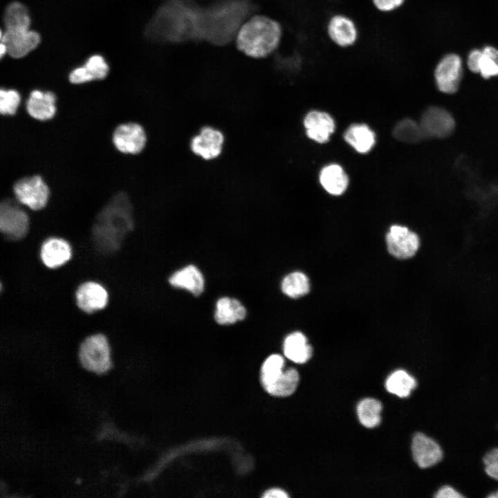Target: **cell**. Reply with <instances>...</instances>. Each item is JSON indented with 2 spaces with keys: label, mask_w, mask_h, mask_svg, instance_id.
Listing matches in <instances>:
<instances>
[{
  "label": "cell",
  "mask_w": 498,
  "mask_h": 498,
  "mask_svg": "<svg viewBox=\"0 0 498 498\" xmlns=\"http://www.w3.org/2000/svg\"><path fill=\"white\" fill-rule=\"evenodd\" d=\"M133 228L132 206L126 194H116L100 212L93 226L99 246L107 251L116 250L124 237Z\"/></svg>",
  "instance_id": "6da1fadb"
},
{
  "label": "cell",
  "mask_w": 498,
  "mask_h": 498,
  "mask_svg": "<svg viewBox=\"0 0 498 498\" xmlns=\"http://www.w3.org/2000/svg\"><path fill=\"white\" fill-rule=\"evenodd\" d=\"M282 37L281 24L270 17L255 15L246 21L236 35V44L244 55L264 58L279 46Z\"/></svg>",
  "instance_id": "7a4b0ae2"
},
{
  "label": "cell",
  "mask_w": 498,
  "mask_h": 498,
  "mask_svg": "<svg viewBox=\"0 0 498 498\" xmlns=\"http://www.w3.org/2000/svg\"><path fill=\"white\" fill-rule=\"evenodd\" d=\"M78 357L82 366L97 374L111 369V349L107 337L102 333L93 334L81 343Z\"/></svg>",
  "instance_id": "3957f363"
},
{
  "label": "cell",
  "mask_w": 498,
  "mask_h": 498,
  "mask_svg": "<svg viewBox=\"0 0 498 498\" xmlns=\"http://www.w3.org/2000/svg\"><path fill=\"white\" fill-rule=\"evenodd\" d=\"M16 199L32 210L44 208L49 199L50 190L42 176L34 175L18 180L13 185Z\"/></svg>",
  "instance_id": "277c9868"
},
{
  "label": "cell",
  "mask_w": 498,
  "mask_h": 498,
  "mask_svg": "<svg viewBox=\"0 0 498 498\" xmlns=\"http://www.w3.org/2000/svg\"><path fill=\"white\" fill-rule=\"evenodd\" d=\"M28 214L12 201L5 200L0 205V230L10 240L23 239L28 233Z\"/></svg>",
  "instance_id": "5b68a950"
},
{
  "label": "cell",
  "mask_w": 498,
  "mask_h": 498,
  "mask_svg": "<svg viewBox=\"0 0 498 498\" xmlns=\"http://www.w3.org/2000/svg\"><path fill=\"white\" fill-rule=\"evenodd\" d=\"M463 74L462 60L459 55H445L437 64L434 75L438 89L446 94L456 93Z\"/></svg>",
  "instance_id": "8992f818"
},
{
  "label": "cell",
  "mask_w": 498,
  "mask_h": 498,
  "mask_svg": "<svg viewBox=\"0 0 498 498\" xmlns=\"http://www.w3.org/2000/svg\"><path fill=\"white\" fill-rule=\"evenodd\" d=\"M419 123L425 138H447L452 133L455 127V122L451 113L436 106L425 110Z\"/></svg>",
  "instance_id": "52a82bcc"
},
{
  "label": "cell",
  "mask_w": 498,
  "mask_h": 498,
  "mask_svg": "<svg viewBox=\"0 0 498 498\" xmlns=\"http://www.w3.org/2000/svg\"><path fill=\"white\" fill-rule=\"evenodd\" d=\"M326 30L329 39L341 48L354 46L359 38V30L355 21L343 13L331 16L326 23Z\"/></svg>",
  "instance_id": "ba28073f"
},
{
  "label": "cell",
  "mask_w": 498,
  "mask_h": 498,
  "mask_svg": "<svg viewBox=\"0 0 498 498\" xmlns=\"http://www.w3.org/2000/svg\"><path fill=\"white\" fill-rule=\"evenodd\" d=\"M112 142L120 152L137 154L145 148L147 136L145 129L138 123H122L113 131Z\"/></svg>",
  "instance_id": "9c48e42d"
},
{
  "label": "cell",
  "mask_w": 498,
  "mask_h": 498,
  "mask_svg": "<svg viewBox=\"0 0 498 498\" xmlns=\"http://www.w3.org/2000/svg\"><path fill=\"white\" fill-rule=\"evenodd\" d=\"M389 252L394 257L405 259L413 257L420 246L418 235L405 226H391L386 236Z\"/></svg>",
  "instance_id": "30bf717a"
},
{
  "label": "cell",
  "mask_w": 498,
  "mask_h": 498,
  "mask_svg": "<svg viewBox=\"0 0 498 498\" xmlns=\"http://www.w3.org/2000/svg\"><path fill=\"white\" fill-rule=\"evenodd\" d=\"M39 34L29 29H6L1 31V42L7 53L13 58H21L34 50L39 44Z\"/></svg>",
  "instance_id": "8fae6325"
},
{
  "label": "cell",
  "mask_w": 498,
  "mask_h": 498,
  "mask_svg": "<svg viewBox=\"0 0 498 498\" xmlns=\"http://www.w3.org/2000/svg\"><path fill=\"white\" fill-rule=\"evenodd\" d=\"M169 284L176 289L183 290L194 297L205 290V279L200 268L194 264H187L173 272L168 278Z\"/></svg>",
  "instance_id": "7c38bea8"
},
{
  "label": "cell",
  "mask_w": 498,
  "mask_h": 498,
  "mask_svg": "<svg viewBox=\"0 0 498 498\" xmlns=\"http://www.w3.org/2000/svg\"><path fill=\"white\" fill-rule=\"evenodd\" d=\"M75 300L80 309L86 313H91L106 307L109 295L106 288L100 283L88 281L77 288Z\"/></svg>",
  "instance_id": "4fadbf2b"
},
{
  "label": "cell",
  "mask_w": 498,
  "mask_h": 498,
  "mask_svg": "<svg viewBox=\"0 0 498 498\" xmlns=\"http://www.w3.org/2000/svg\"><path fill=\"white\" fill-rule=\"evenodd\" d=\"M224 136L221 131L211 127H203L190 142L191 150L205 160L218 157L221 151Z\"/></svg>",
  "instance_id": "5bb4252c"
},
{
  "label": "cell",
  "mask_w": 498,
  "mask_h": 498,
  "mask_svg": "<svg viewBox=\"0 0 498 498\" xmlns=\"http://www.w3.org/2000/svg\"><path fill=\"white\" fill-rule=\"evenodd\" d=\"M412 452L414 461L421 468L431 467L443 458V451L438 443L421 432L412 439Z\"/></svg>",
  "instance_id": "9a60e30c"
},
{
  "label": "cell",
  "mask_w": 498,
  "mask_h": 498,
  "mask_svg": "<svg viewBox=\"0 0 498 498\" xmlns=\"http://www.w3.org/2000/svg\"><path fill=\"white\" fill-rule=\"evenodd\" d=\"M39 256L43 264L55 269L66 264L72 257V248L69 243L59 237H50L42 244Z\"/></svg>",
  "instance_id": "2e32d148"
},
{
  "label": "cell",
  "mask_w": 498,
  "mask_h": 498,
  "mask_svg": "<svg viewBox=\"0 0 498 498\" xmlns=\"http://www.w3.org/2000/svg\"><path fill=\"white\" fill-rule=\"evenodd\" d=\"M247 317V308L237 298L222 296L215 303L213 317L220 326H230Z\"/></svg>",
  "instance_id": "e0dca14e"
},
{
  "label": "cell",
  "mask_w": 498,
  "mask_h": 498,
  "mask_svg": "<svg viewBox=\"0 0 498 498\" xmlns=\"http://www.w3.org/2000/svg\"><path fill=\"white\" fill-rule=\"evenodd\" d=\"M26 107L33 118L40 121L50 120L57 111L55 95L51 91L33 90L26 101Z\"/></svg>",
  "instance_id": "ac0fdd59"
},
{
  "label": "cell",
  "mask_w": 498,
  "mask_h": 498,
  "mask_svg": "<svg viewBox=\"0 0 498 498\" xmlns=\"http://www.w3.org/2000/svg\"><path fill=\"white\" fill-rule=\"evenodd\" d=\"M304 124L308 137L319 143L327 142L335 129L331 116L318 111H310L304 118Z\"/></svg>",
  "instance_id": "d6986e66"
},
{
  "label": "cell",
  "mask_w": 498,
  "mask_h": 498,
  "mask_svg": "<svg viewBox=\"0 0 498 498\" xmlns=\"http://www.w3.org/2000/svg\"><path fill=\"white\" fill-rule=\"evenodd\" d=\"M109 66L104 59L98 55L90 57L84 66L71 72L69 81L73 84H82L93 80L104 79L109 73Z\"/></svg>",
  "instance_id": "ffe728a7"
},
{
  "label": "cell",
  "mask_w": 498,
  "mask_h": 498,
  "mask_svg": "<svg viewBox=\"0 0 498 498\" xmlns=\"http://www.w3.org/2000/svg\"><path fill=\"white\" fill-rule=\"evenodd\" d=\"M283 351L287 358L299 364L308 361L312 355V348L306 336L299 331L291 333L286 337Z\"/></svg>",
  "instance_id": "44dd1931"
},
{
  "label": "cell",
  "mask_w": 498,
  "mask_h": 498,
  "mask_svg": "<svg viewBox=\"0 0 498 498\" xmlns=\"http://www.w3.org/2000/svg\"><path fill=\"white\" fill-rule=\"evenodd\" d=\"M320 181L326 192L336 196L343 194L349 184L347 175L337 164L324 167L320 172Z\"/></svg>",
  "instance_id": "7402d4cb"
},
{
  "label": "cell",
  "mask_w": 498,
  "mask_h": 498,
  "mask_svg": "<svg viewBox=\"0 0 498 498\" xmlns=\"http://www.w3.org/2000/svg\"><path fill=\"white\" fill-rule=\"evenodd\" d=\"M344 138L359 153L369 152L376 143L374 132L365 124H353L345 131Z\"/></svg>",
  "instance_id": "603a6c76"
},
{
  "label": "cell",
  "mask_w": 498,
  "mask_h": 498,
  "mask_svg": "<svg viewBox=\"0 0 498 498\" xmlns=\"http://www.w3.org/2000/svg\"><path fill=\"white\" fill-rule=\"evenodd\" d=\"M299 380L297 371L294 368H289L284 371L275 381L264 389L273 396H287L295 391Z\"/></svg>",
  "instance_id": "cb8c5ba5"
},
{
  "label": "cell",
  "mask_w": 498,
  "mask_h": 498,
  "mask_svg": "<svg viewBox=\"0 0 498 498\" xmlns=\"http://www.w3.org/2000/svg\"><path fill=\"white\" fill-rule=\"evenodd\" d=\"M416 387V380L404 370H396L393 372L385 382L387 390L396 395L405 398L409 396L411 391Z\"/></svg>",
  "instance_id": "d4e9b609"
},
{
  "label": "cell",
  "mask_w": 498,
  "mask_h": 498,
  "mask_svg": "<svg viewBox=\"0 0 498 498\" xmlns=\"http://www.w3.org/2000/svg\"><path fill=\"white\" fill-rule=\"evenodd\" d=\"M282 293L288 297L298 298L307 294L310 290V282L307 276L299 271L286 275L281 282Z\"/></svg>",
  "instance_id": "484cf974"
},
{
  "label": "cell",
  "mask_w": 498,
  "mask_h": 498,
  "mask_svg": "<svg viewBox=\"0 0 498 498\" xmlns=\"http://www.w3.org/2000/svg\"><path fill=\"white\" fill-rule=\"evenodd\" d=\"M3 23L6 29H29L30 18L25 6L12 2L6 8Z\"/></svg>",
  "instance_id": "4316f807"
},
{
  "label": "cell",
  "mask_w": 498,
  "mask_h": 498,
  "mask_svg": "<svg viewBox=\"0 0 498 498\" xmlns=\"http://www.w3.org/2000/svg\"><path fill=\"white\" fill-rule=\"evenodd\" d=\"M393 136L405 143H417L425 138L420 123L410 118H405L395 125Z\"/></svg>",
  "instance_id": "83f0119b"
},
{
  "label": "cell",
  "mask_w": 498,
  "mask_h": 498,
  "mask_svg": "<svg viewBox=\"0 0 498 498\" xmlns=\"http://www.w3.org/2000/svg\"><path fill=\"white\" fill-rule=\"evenodd\" d=\"M382 404L374 398H365L357 406V414L360 422L366 427H374L380 422Z\"/></svg>",
  "instance_id": "f1b7e54d"
},
{
  "label": "cell",
  "mask_w": 498,
  "mask_h": 498,
  "mask_svg": "<svg viewBox=\"0 0 498 498\" xmlns=\"http://www.w3.org/2000/svg\"><path fill=\"white\" fill-rule=\"evenodd\" d=\"M284 360L279 354L269 356L261 368V381L264 387L271 384L284 371Z\"/></svg>",
  "instance_id": "f546056e"
},
{
  "label": "cell",
  "mask_w": 498,
  "mask_h": 498,
  "mask_svg": "<svg viewBox=\"0 0 498 498\" xmlns=\"http://www.w3.org/2000/svg\"><path fill=\"white\" fill-rule=\"evenodd\" d=\"M479 73L482 77L488 79L498 75V49L487 46L482 50Z\"/></svg>",
  "instance_id": "4dcf8cb0"
},
{
  "label": "cell",
  "mask_w": 498,
  "mask_h": 498,
  "mask_svg": "<svg viewBox=\"0 0 498 498\" xmlns=\"http://www.w3.org/2000/svg\"><path fill=\"white\" fill-rule=\"evenodd\" d=\"M21 102V95L15 89L0 91V112L3 116L15 115Z\"/></svg>",
  "instance_id": "1f68e13d"
},
{
  "label": "cell",
  "mask_w": 498,
  "mask_h": 498,
  "mask_svg": "<svg viewBox=\"0 0 498 498\" xmlns=\"http://www.w3.org/2000/svg\"><path fill=\"white\" fill-rule=\"evenodd\" d=\"M374 8L382 13L392 12L400 8L405 0H371Z\"/></svg>",
  "instance_id": "d6a6232c"
},
{
  "label": "cell",
  "mask_w": 498,
  "mask_h": 498,
  "mask_svg": "<svg viewBox=\"0 0 498 498\" xmlns=\"http://www.w3.org/2000/svg\"><path fill=\"white\" fill-rule=\"evenodd\" d=\"M481 53V50L476 48L472 50L468 56L467 65L469 70L473 73H479Z\"/></svg>",
  "instance_id": "836d02e7"
},
{
  "label": "cell",
  "mask_w": 498,
  "mask_h": 498,
  "mask_svg": "<svg viewBox=\"0 0 498 498\" xmlns=\"http://www.w3.org/2000/svg\"><path fill=\"white\" fill-rule=\"evenodd\" d=\"M434 497L437 498H461L463 497V495L460 494L452 487L446 486L441 487L436 492Z\"/></svg>",
  "instance_id": "e575fe53"
},
{
  "label": "cell",
  "mask_w": 498,
  "mask_h": 498,
  "mask_svg": "<svg viewBox=\"0 0 498 498\" xmlns=\"http://www.w3.org/2000/svg\"><path fill=\"white\" fill-rule=\"evenodd\" d=\"M485 464V471L491 478L498 481V463L490 461Z\"/></svg>",
  "instance_id": "d590c367"
},
{
  "label": "cell",
  "mask_w": 498,
  "mask_h": 498,
  "mask_svg": "<svg viewBox=\"0 0 498 498\" xmlns=\"http://www.w3.org/2000/svg\"><path fill=\"white\" fill-rule=\"evenodd\" d=\"M263 497H265V498H273V497L286 498V497H288V495H287V493L285 491H284L281 489L273 488V489H270V490H268L266 492H265V493L263 495Z\"/></svg>",
  "instance_id": "8d00e7d4"
},
{
  "label": "cell",
  "mask_w": 498,
  "mask_h": 498,
  "mask_svg": "<svg viewBox=\"0 0 498 498\" xmlns=\"http://www.w3.org/2000/svg\"><path fill=\"white\" fill-rule=\"evenodd\" d=\"M483 463L495 461L498 463V448H494L489 451L483 459Z\"/></svg>",
  "instance_id": "74e56055"
},
{
  "label": "cell",
  "mask_w": 498,
  "mask_h": 498,
  "mask_svg": "<svg viewBox=\"0 0 498 498\" xmlns=\"http://www.w3.org/2000/svg\"><path fill=\"white\" fill-rule=\"evenodd\" d=\"M6 53H7V49H6L5 44L1 42V44H0L1 57H2L4 55V54H6Z\"/></svg>",
  "instance_id": "f35d334b"
},
{
  "label": "cell",
  "mask_w": 498,
  "mask_h": 498,
  "mask_svg": "<svg viewBox=\"0 0 498 498\" xmlns=\"http://www.w3.org/2000/svg\"><path fill=\"white\" fill-rule=\"evenodd\" d=\"M488 497L490 498H498V490L493 492L492 493L490 494Z\"/></svg>",
  "instance_id": "ab89813d"
}]
</instances>
